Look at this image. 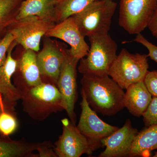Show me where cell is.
Instances as JSON below:
<instances>
[{
	"label": "cell",
	"instance_id": "484cf974",
	"mask_svg": "<svg viewBox=\"0 0 157 157\" xmlns=\"http://www.w3.org/2000/svg\"><path fill=\"white\" fill-rule=\"evenodd\" d=\"M144 82L152 97H157V70L148 71Z\"/></svg>",
	"mask_w": 157,
	"mask_h": 157
},
{
	"label": "cell",
	"instance_id": "7402d4cb",
	"mask_svg": "<svg viewBox=\"0 0 157 157\" xmlns=\"http://www.w3.org/2000/svg\"><path fill=\"white\" fill-rule=\"evenodd\" d=\"M18 123L15 112L4 111L0 114V134L9 136L17 130Z\"/></svg>",
	"mask_w": 157,
	"mask_h": 157
},
{
	"label": "cell",
	"instance_id": "ba28073f",
	"mask_svg": "<svg viewBox=\"0 0 157 157\" xmlns=\"http://www.w3.org/2000/svg\"><path fill=\"white\" fill-rule=\"evenodd\" d=\"M55 25L32 15L17 20L9 32L15 37L16 43L22 45L25 50L38 52L42 37Z\"/></svg>",
	"mask_w": 157,
	"mask_h": 157
},
{
	"label": "cell",
	"instance_id": "6da1fadb",
	"mask_svg": "<svg viewBox=\"0 0 157 157\" xmlns=\"http://www.w3.org/2000/svg\"><path fill=\"white\" fill-rule=\"evenodd\" d=\"M81 82V91L96 113L110 116L124 107L125 92L110 76L83 74Z\"/></svg>",
	"mask_w": 157,
	"mask_h": 157
},
{
	"label": "cell",
	"instance_id": "d4e9b609",
	"mask_svg": "<svg viewBox=\"0 0 157 157\" xmlns=\"http://www.w3.org/2000/svg\"><path fill=\"white\" fill-rule=\"evenodd\" d=\"M133 41L140 43L141 45L146 47L148 51L147 54L151 59L157 63V46L150 42L141 33L136 35Z\"/></svg>",
	"mask_w": 157,
	"mask_h": 157
},
{
	"label": "cell",
	"instance_id": "f546056e",
	"mask_svg": "<svg viewBox=\"0 0 157 157\" xmlns=\"http://www.w3.org/2000/svg\"><path fill=\"white\" fill-rule=\"evenodd\" d=\"M153 157H157V151L155 153L154 155L153 156Z\"/></svg>",
	"mask_w": 157,
	"mask_h": 157
},
{
	"label": "cell",
	"instance_id": "9c48e42d",
	"mask_svg": "<svg viewBox=\"0 0 157 157\" xmlns=\"http://www.w3.org/2000/svg\"><path fill=\"white\" fill-rule=\"evenodd\" d=\"M79 60L70 55L67 50L62 64L57 87L62 96L63 108L67 113L70 120L76 125L74 111L77 100L76 67Z\"/></svg>",
	"mask_w": 157,
	"mask_h": 157
},
{
	"label": "cell",
	"instance_id": "cb8c5ba5",
	"mask_svg": "<svg viewBox=\"0 0 157 157\" xmlns=\"http://www.w3.org/2000/svg\"><path fill=\"white\" fill-rule=\"evenodd\" d=\"M15 41V37L10 32L0 40V67L5 63L10 46Z\"/></svg>",
	"mask_w": 157,
	"mask_h": 157
},
{
	"label": "cell",
	"instance_id": "4316f807",
	"mask_svg": "<svg viewBox=\"0 0 157 157\" xmlns=\"http://www.w3.org/2000/svg\"><path fill=\"white\" fill-rule=\"evenodd\" d=\"M54 146L49 141L41 143L37 149L39 157H57L54 149Z\"/></svg>",
	"mask_w": 157,
	"mask_h": 157
},
{
	"label": "cell",
	"instance_id": "ffe728a7",
	"mask_svg": "<svg viewBox=\"0 0 157 157\" xmlns=\"http://www.w3.org/2000/svg\"><path fill=\"white\" fill-rule=\"evenodd\" d=\"M24 0H0V40L9 33Z\"/></svg>",
	"mask_w": 157,
	"mask_h": 157
},
{
	"label": "cell",
	"instance_id": "ac0fdd59",
	"mask_svg": "<svg viewBox=\"0 0 157 157\" xmlns=\"http://www.w3.org/2000/svg\"><path fill=\"white\" fill-rule=\"evenodd\" d=\"M41 144L11 140L0 134V157H39L34 152Z\"/></svg>",
	"mask_w": 157,
	"mask_h": 157
},
{
	"label": "cell",
	"instance_id": "3957f363",
	"mask_svg": "<svg viewBox=\"0 0 157 157\" xmlns=\"http://www.w3.org/2000/svg\"><path fill=\"white\" fill-rule=\"evenodd\" d=\"M90 46L86 58L80 60L78 71L82 74L109 76V70L116 58L117 45L109 33L88 37Z\"/></svg>",
	"mask_w": 157,
	"mask_h": 157
},
{
	"label": "cell",
	"instance_id": "5bb4252c",
	"mask_svg": "<svg viewBox=\"0 0 157 157\" xmlns=\"http://www.w3.org/2000/svg\"><path fill=\"white\" fill-rule=\"evenodd\" d=\"M17 44L15 41L12 43L8 51L6 62L0 67V94L5 102L14 108L21 98L20 91L11 82L17 69V60L12 55V50Z\"/></svg>",
	"mask_w": 157,
	"mask_h": 157
},
{
	"label": "cell",
	"instance_id": "5b68a950",
	"mask_svg": "<svg viewBox=\"0 0 157 157\" xmlns=\"http://www.w3.org/2000/svg\"><path fill=\"white\" fill-rule=\"evenodd\" d=\"M148 57L147 55L132 53L123 48L113 63L108 75L123 89L126 90L144 80L149 71Z\"/></svg>",
	"mask_w": 157,
	"mask_h": 157
},
{
	"label": "cell",
	"instance_id": "d6986e66",
	"mask_svg": "<svg viewBox=\"0 0 157 157\" xmlns=\"http://www.w3.org/2000/svg\"><path fill=\"white\" fill-rule=\"evenodd\" d=\"M157 150V124L147 127L135 137L129 157H149Z\"/></svg>",
	"mask_w": 157,
	"mask_h": 157
},
{
	"label": "cell",
	"instance_id": "2e32d148",
	"mask_svg": "<svg viewBox=\"0 0 157 157\" xmlns=\"http://www.w3.org/2000/svg\"><path fill=\"white\" fill-rule=\"evenodd\" d=\"M32 15L56 24V11L54 0H24L17 20Z\"/></svg>",
	"mask_w": 157,
	"mask_h": 157
},
{
	"label": "cell",
	"instance_id": "52a82bcc",
	"mask_svg": "<svg viewBox=\"0 0 157 157\" xmlns=\"http://www.w3.org/2000/svg\"><path fill=\"white\" fill-rule=\"evenodd\" d=\"M63 132L55 143L54 149L57 157H79L91 155L102 147L101 144L91 141L67 118L61 121Z\"/></svg>",
	"mask_w": 157,
	"mask_h": 157
},
{
	"label": "cell",
	"instance_id": "83f0119b",
	"mask_svg": "<svg viewBox=\"0 0 157 157\" xmlns=\"http://www.w3.org/2000/svg\"><path fill=\"white\" fill-rule=\"evenodd\" d=\"M147 28L153 36L157 38V7Z\"/></svg>",
	"mask_w": 157,
	"mask_h": 157
},
{
	"label": "cell",
	"instance_id": "7a4b0ae2",
	"mask_svg": "<svg viewBox=\"0 0 157 157\" xmlns=\"http://www.w3.org/2000/svg\"><path fill=\"white\" fill-rule=\"evenodd\" d=\"M23 110L35 120L43 121L52 113L64 110L62 96L56 86L46 82L35 86L20 85Z\"/></svg>",
	"mask_w": 157,
	"mask_h": 157
},
{
	"label": "cell",
	"instance_id": "277c9868",
	"mask_svg": "<svg viewBox=\"0 0 157 157\" xmlns=\"http://www.w3.org/2000/svg\"><path fill=\"white\" fill-rule=\"evenodd\" d=\"M117 7L113 0H96L72 17L84 37L108 34Z\"/></svg>",
	"mask_w": 157,
	"mask_h": 157
},
{
	"label": "cell",
	"instance_id": "30bf717a",
	"mask_svg": "<svg viewBox=\"0 0 157 157\" xmlns=\"http://www.w3.org/2000/svg\"><path fill=\"white\" fill-rule=\"evenodd\" d=\"M81 95V113L76 127L82 134L90 140L101 144V140L116 131L119 128L102 120L97 113L90 107L84 93L82 91Z\"/></svg>",
	"mask_w": 157,
	"mask_h": 157
},
{
	"label": "cell",
	"instance_id": "e0dca14e",
	"mask_svg": "<svg viewBox=\"0 0 157 157\" xmlns=\"http://www.w3.org/2000/svg\"><path fill=\"white\" fill-rule=\"evenodd\" d=\"M36 52L31 49L25 50L21 57L17 61V70H19L21 73L23 84L28 86H35L41 84L42 77L39 71L37 62V54Z\"/></svg>",
	"mask_w": 157,
	"mask_h": 157
},
{
	"label": "cell",
	"instance_id": "7c38bea8",
	"mask_svg": "<svg viewBox=\"0 0 157 157\" xmlns=\"http://www.w3.org/2000/svg\"><path fill=\"white\" fill-rule=\"evenodd\" d=\"M67 50L59 48L48 41L37 55V62L42 82L57 86L62 64Z\"/></svg>",
	"mask_w": 157,
	"mask_h": 157
},
{
	"label": "cell",
	"instance_id": "9a60e30c",
	"mask_svg": "<svg viewBox=\"0 0 157 157\" xmlns=\"http://www.w3.org/2000/svg\"><path fill=\"white\" fill-rule=\"evenodd\" d=\"M152 98L144 82L140 81L129 86L124 98V105L129 112L136 117L142 116Z\"/></svg>",
	"mask_w": 157,
	"mask_h": 157
},
{
	"label": "cell",
	"instance_id": "8fae6325",
	"mask_svg": "<svg viewBox=\"0 0 157 157\" xmlns=\"http://www.w3.org/2000/svg\"><path fill=\"white\" fill-rule=\"evenodd\" d=\"M45 36L58 38L67 43L71 46L70 55L79 60L86 56L89 50L90 46L72 16L56 24Z\"/></svg>",
	"mask_w": 157,
	"mask_h": 157
},
{
	"label": "cell",
	"instance_id": "603a6c76",
	"mask_svg": "<svg viewBox=\"0 0 157 157\" xmlns=\"http://www.w3.org/2000/svg\"><path fill=\"white\" fill-rule=\"evenodd\" d=\"M142 117L146 126L157 124V97H152L150 104Z\"/></svg>",
	"mask_w": 157,
	"mask_h": 157
},
{
	"label": "cell",
	"instance_id": "4fadbf2b",
	"mask_svg": "<svg viewBox=\"0 0 157 157\" xmlns=\"http://www.w3.org/2000/svg\"><path fill=\"white\" fill-rule=\"evenodd\" d=\"M130 120H127L123 126L101 140L104 151L99 157H129L135 137L138 134Z\"/></svg>",
	"mask_w": 157,
	"mask_h": 157
},
{
	"label": "cell",
	"instance_id": "44dd1931",
	"mask_svg": "<svg viewBox=\"0 0 157 157\" xmlns=\"http://www.w3.org/2000/svg\"><path fill=\"white\" fill-rule=\"evenodd\" d=\"M95 1L96 0H54L57 23L82 11Z\"/></svg>",
	"mask_w": 157,
	"mask_h": 157
},
{
	"label": "cell",
	"instance_id": "f1b7e54d",
	"mask_svg": "<svg viewBox=\"0 0 157 157\" xmlns=\"http://www.w3.org/2000/svg\"><path fill=\"white\" fill-rule=\"evenodd\" d=\"M5 111L15 112V109L8 105L3 100L2 95L0 94V114Z\"/></svg>",
	"mask_w": 157,
	"mask_h": 157
},
{
	"label": "cell",
	"instance_id": "8992f818",
	"mask_svg": "<svg viewBox=\"0 0 157 157\" xmlns=\"http://www.w3.org/2000/svg\"><path fill=\"white\" fill-rule=\"evenodd\" d=\"M157 7V0H120L119 25L131 35L141 33Z\"/></svg>",
	"mask_w": 157,
	"mask_h": 157
}]
</instances>
